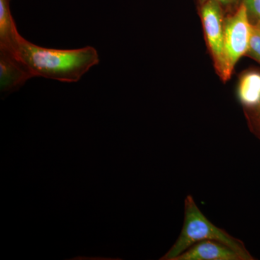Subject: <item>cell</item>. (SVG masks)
Segmentation results:
<instances>
[{"label": "cell", "mask_w": 260, "mask_h": 260, "mask_svg": "<svg viewBox=\"0 0 260 260\" xmlns=\"http://www.w3.org/2000/svg\"><path fill=\"white\" fill-rule=\"evenodd\" d=\"M32 77L62 83H77L100 61L93 47L75 49H55L39 47L20 36L14 49Z\"/></svg>", "instance_id": "1"}, {"label": "cell", "mask_w": 260, "mask_h": 260, "mask_svg": "<svg viewBox=\"0 0 260 260\" xmlns=\"http://www.w3.org/2000/svg\"><path fill=\"white\" fill-rule=\"evenodd\" d=\"M205 240L216 241L225 244L237 252L242 260L253 259L240 241L215 226L205 216L190 195L185 200L184 221L180 235L172 249L160 259L175 260L196 243Z\"/></svg>", "instance_id": "2"}, {"label": "cell", "mask_w": 260, "mask_h": 260, "mask_svg": "<svg viewBox=\"0 0 260 260\" xmlns=\"http://www.w3.org/2000/svg\"><path fill=\"white\" fill-rule=\"evenodd\" d=\"M251 31L252 25L243 3L234 15L224 20V49L231 75L237 61L249 51Z\"/></svg>", "instance_id": "3"}, {"label": "cell", "mask_w": 260, "mask_h": 260, "mask_svg": "<svg viewBox=\"0 0 260 260\" xmlns=\"http://www.w3.org/2000/svg\"><path fill=\"white\" fill-rule=\"evenodd\" d=\"M221 6L215 0H205L201 7V17L215 68L222 79L227 80L232 75L228 69L224 49V20Z\"/></svg>", "instance_id": "4"}, {"label": "cell", "mask_w": 260, "mask_h": 260, "mask_svg": "<svg viewBox=\"0 0 260 260\" xmlns=\"http://www.w3.org/2000/svg\"><path fill=\"white\" fill-rule=\"evenodd\" d=\"M32 78L14 51L0 48V90L3 95L16 91Z\"/></svg>", "instance_id": "5"}, {"label": "cell", "mask_w": 260, "mask_h": 260, "mask_svg": "<svg viewBox=\"0 0 260 260\" xmlns=\"http://www.w3.org/2000/svg\"><path fill=\"white\" fill-rule=\"evenodd\" d=\"M175 260H242L229 246L213 240L196 243Z\"/></svg>", "instance_id": "6"}, {"label": "cell", "mask_w": 260, "mask_h": 260, "mask_svg": "<svg viewBox=\"0 0 260 260\" xmlns=\"http://www.w3.org/2000/svg\"><path fill=\"white\" fill-rule=\"evenodd\" d=\"M20 34L10 10V0H0V48L14 51Z\"/></svg>", "instance_id": "7"}, {"label": "cell", "mask_w": 260, "mask_h": 260, "mask_svg": "<svg viewBox=\"0 0 260 260\" xmlns=\"http://www.w3.org/2000/svg\"><path fill=\"white\" fill-rule=\"evenodd\" d=\"M239 100L244 106L256 107L260 104V73L249 72L242 77L238 88Z\"/></svg>", "instance_id": "8"}, {"label": "cell", "mask_w": 260, "mask_h": 260, "mask_svg": "<svg viewBox=\"0 0 260 260\" xmlns=\"http://www.w3.org/2000/svg\"><path fill=\"white\" fill-rule=\"evenodd\" d=\"M248 54L260 63V30L252 25V31Z\"/></svg>", "instance_id": "9"}, {"label": "cell", "mask_w": 260, "mask_h": 260, "mask_svg": "<svg viewBox=\"0 0 260 260\" xmlns=\"http://www.w3.org/2000/svg\"><path fill=\"white\" fill-rule=\"evenodd\" d=\"M244 4L247 9L249 16L255 19L256 23L260 21V0H244Z\"/></svg>", "instance_id": "10"}, {"label": "cell", "mask_w": 260, "mask_h": 260, "mask_svg": "<svg viewBox=\"0 0 260 260\" xmlns=\"http://www.w3.org/2000/svg\"><path fill=\"white\" fill-rule=\"evenodd\" d=\"M215 1H217L218 3H220L222 6H223V5H225H225L232 4V3H234L235 0H215Z\"/></svg>", "instance_id": "11"}, {"label": "cell", "mask_w": 260, "mask_h": 260, "mask_svg": "<svg viewBox=\"0 0 260 260\" xmlns=\"http://www.w3.org/2000/svg\"><path fill=\"white\" fill-rule=\"evenodd\" d=\"M254 26L256 27V28L259 29L260 30V21L257 22V23H256L254 24Z\"/></svg>", "instance_id": "12"}, {"label": "cell", "mask_w": 260, "mask_h": 260, "mask_svg": "<svg viewBox=\"0 0 260 260\" xmlns=\"http://www.w3.org/2000/svg\"><path fill=\"white\" fill-rule=\"evenodd\" d=\"M259 106H260V104H259Z\"/></svg>", "instance_id": "13"}]
</instances>
